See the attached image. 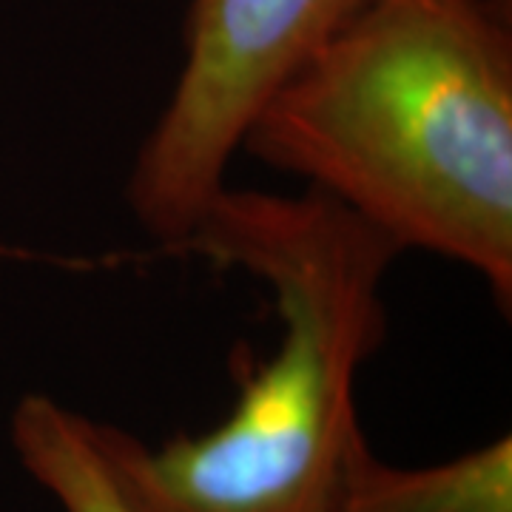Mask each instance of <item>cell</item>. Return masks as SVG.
<instances>
[{
	"label": "cell",
	"instance_id": "obj_1",
	"mask_svg": "<svg viewBox=\"0 0 512 512\" xmlns=\"http://www.w3.org/2000/svg\"><path fill=\"white\" fill-rule=\"evenodd\" d=\"M399 254L464 265L512 305V32L493 0H362L245 128Z\"/></svg>",
	"mask_w": 512,
	"mask_h": 512
},
{
	"label": "cell",
	"instance_id": "obj_2",
	"mask_svg": "<svg viewBox=\"0 0 512 512\" xmlns=\"http://www.w3.org/2000/svg\"><path fill=\"white\" fill-rule=\"evenodd\" d=\"M177 254L262 282L282 339L200 436L148 444L92 419L120 495L134 512H333L367 441L356 382L387 336L382 288L399 251L316 191L225 185Z\"/></svg>",
	"mask_w": 512,
	"mask_h": 512
},
{
	"label": "cell",
	"instance_id": "obj_3",
	"mask_svg": "<svg viewBox=\"0 0 512 512\" xmlns=\"http://www.w3.org/2000/svg\"><path fill=\"white\" fill-rule=\"evenodd\" d=\"M362 0H191L183 66L126 180L131 217L180 251L228 185L245 128Z\"/></svg>",
	"mask_w": 512,
	"mask_h": 512
},
{
	"label": "cell",
	"instance_id": "obj_4",
	"mask_svg": "<svg viewBox=\"0 0 512 512\" xmlns=\"http://www.w3.org/2000/svg\"><path fill=\"white\" fill-rule=\"evenodd\" d=\"M333 512H512V439L421 464H387L362 444Z\"/></svg>",
	"mask_w": 512,
	"mask_h": 512
},
{
	"label": "cell",
	"instance_id": "obj_5",
	"mask_svg": "<svg viewBox=\"0 0 512 512\" xmlns=\"http://www.w3.org/2000/svg\"><path fill=\"white\" fill-rule=\"evenodd\" d=\"M9 441L20 470L60 512H134L97 450L92 416L49 393H26L12 410Z\"/></svg>",
	"mask_w": 512,
	"mask_h": 512
}]
</instances>
